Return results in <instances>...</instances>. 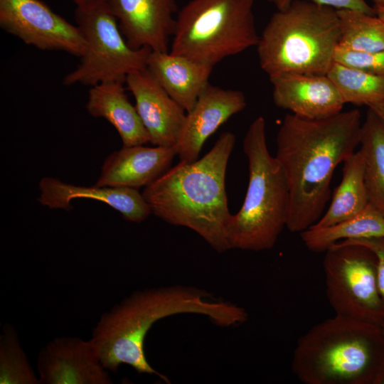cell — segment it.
Masks as SVG:
<instances>
[{
	"mask_svg": "<svg viewBox=\"0 0 384 384\" xmlns=\"http://www.w3.org/2000/svg\"><path fill=\"white\" fill-rule=\"evenodd\" d=\"M361 114L353 109L311 119L287 114L276 137V159L286 178V228L299 233L314 225L331 198L337 166L360 144Z\"/></svg>",
	"mask_w": 384,
	"mask_h": 384,
	"instance_id": "cell-1",
	"label": "cell"
},
{
	"mask_svg": "<svg viewBox=\"0 0 384 384\" xmlns=\"http://www.w3.org/2000/svg\"><path fill=\"white\" fill-rule=\"evenodd\" d=\"M210 297L203 289L181 285L136 291L100 315L90 339L109 371L116 372L126 364L139 373L155 375L169 383L145 356V338L156 321L175 314H196L217 326L230 327L248 319L244 308Z\"/></svg>",
	"mask_w": 384,
	"mask_h": 384,
	"instance_id": "cell-2",
	"label": "cell"
},
{
	"mask_svg": "<svg viewBox=\"0 0 384 384\" xmlns=\"http://www.w3.org/2000/svg\"><path fill=\"white\" fill-rule=\"evenodd\" d=\"M235 143L234 134L222 133L202 158L180 161L142 192L156 217L192 230L218 252L230 249L225 174Z\"/></svg>",
	"mask_w": 384,
	"mask_h": 384,
	"instance_id": "cell-3",
	"label": "cell"
},
{
	"mask_svg": "<svg viewBox=\"0 0 384 384\" xmlns=\"http://www.w3.org/2000/svg\"><path fill=\"white\" fill-rule=\"evenodd\" d=\"M292 370L304 384H383V327L336 314L300 337Z\"/></svg>",
	"mask_w": 384,
	"mask_h": 384,
	"instance_id": "cell-4",
	"label": "cell"
},
{
	"mask_svg": "<svg viewBox=\"0 0 384 384\" xmlns=\"http://www.w3.org/2000/svg\"><path fill=\"white\" fill-rule=\"evenodd\" d=\"M339 40L336 9L294 0L272 16L259 37V63L270 78L286 74L326 75L334 62Z\"/></svg>",
	"mask_w": 384,
	"mask_h": 384,
	"instance_id": "cell-5",
	"label": "cell"
},
{
	"mask_svg": "<svg viewBox=\"0 0 384 384\" xmlns=\"http://www.w3.org/2000/svg\"><path fill=\"white\" fill-rule=\"evenodd\" d=\"M242 149L248 162V186L239 211L227 228L230 249H272L286 227L288 187L284 171L268 150L262 116L250 124Z\"/></svg>",
	"mask_w": 384,
	"mask_h": 384,
	"instance_id": "cell-6",
	"label": "cell"
},
{
	"mask_svg": "<svg viewBox=\"0 0 384 384\" xmlns=\"http://www.w3.org/2000/svg\"><path fill=\"white\" fill-rule=\"evenodd\" d=\"M172 37L171 53L213 67L257 45L253 0H191Z\"/></svg>",
	"mask_w": 384,
	"mask_h": 384,
	"instance_id": "cell-7",
	"label": "cell"
},
{
	"mask_svg": "<svg viewBox=\"0 0 384 384\" xmlns=\"http://www.w3.org/2000/svg\"><path fill=\"white\" fill-rule=\"evenodd\" d=\"M75 19L87 49L76 69L64 77V85L125 82L127 75L146 68L151 50L129 45L107 2L91 9L76 7Z\"/></svg>",
	"mask_w": 384,
	"mask_h": 384,
	"instance_id": "cell-8",
	"label": "cell"
},
{
	"mask_svg": "<svg viewBox=\"0 0 384 384\" xmlns=\"http://www.w3.org/2000/svg\"><path fill=\"white\" fill-rule=\"evenodd\" d=\"M325 252L326 294L336 314L382 326L384 303L373 252L361 245L339 242Z\"/></svg>",
	"mask_w": 384,
	"mask_h": 384,
	"instance_id": "cell-9",
	"label": "cell"
},
{
	"mask_svg": "<svg viewBox=\"0 0 384 384\" xmlns=\"http://www.w3.org/2000/svg\"><path fill=\"white\" fill-rule=\"evenodd\" d=\"M0 26L41 50L82 57L87 49L79 28L40 0H0Z\"/></svg>",
	"mask_w": 384,
	"mask_h": 384,
	"instance_id": "cell-10",
	"label": "cell"
},
{
	"mask_svg": "<svg viewBox=\"0 0 384 384\" xmlns=\"http://www.w3.org/2000/svg\"><path fill=\"white\" fill-rule=\"evenodd\" d=\"M39 384H110L109 370L102 364L91 341L77 336H58L39 351Z\"/></svg>",
	"mask_w": 384,
	"mask_h": 384,
	"instance_id": "cell-11",
	"label": "cell"
},
{
	"mask_svg": "<svg viewBox=\"0 0 384 384\" xmlns=\"http://www.w3.org/2000/svg\"><path fill=\"white\" fill-rule=\"evenodd\" d=\"M246 106L243 92L224 89L210 83L198 97L186 118L174 146L180 161L193 162L206 141L234 114Z\"/></svg>",
	"mask_w": 384,
	"mask_h": 384,
	"instance_id": "cell-12",
	"label": "cell"
},
{
	"mask_svg": "<svg viewBox=\"0 0 384 384\" xmlns=\"http://www.w3.org/2000/svg\"><path fill=\"white\" fill-rule=\"evenodd\" d=\"M121 32L135 49L167 52L176 17V0H107Z\"/></svg>",
	"mask_w": 384,
	"mask_h": 384,
	"instance_id": "cell-13",
	"label": "cell"
},
{
	"mask_svg": "<svg viewBox=\"0 0 384 384\" xmlns=\"http://www.w3.org/2000/svg\"><path fill=\"white\" fill-rule=\"evenodd\" d=\"M125 83L134 97L136 110L150 142L155 146L174 147L186 118L184 109L146 68L127 75Z\"/></svg>",
	"mask_w": 384,
	"mask_h": 384,
	"instance_id": "cell-14",
	"label": "cell"
},
{
	"mask_svg": "<svg viewBox=\"0 0 384 384\" xmlns=\"http://www.w3.org/2000/svg\"><path fill=\"white\" fill-rule=\"evenodd\" d=\"M274 105L301 117L334 116L345 104L337 87L326 75L286 74L270 78Z\"/></svg>",
	"mask_w": 384,
	"mask_h": 384,
	"instance_id": "cell-15",
	"label": "cell"
},
{
	"mask_svg": "<svg viewBox=\"0 0 384 384\" xmlns=\"http://www.w3.org/2000/svg\"><path fill=\"white\" fill-rule=\"evenodd\" d=\"M38 201L50 208L70 210V202L76 198L102 201L118 211L122 218L133 223H141L150 215L151 210L138 189L126 187L76 186L52 177H44L39 182Z\"/></svg>",
	"mask_w": 384,
	"mask_h": 384,
	"instance_id": "cell-16",
	"label": "cell"
},
{
	"mask_svg": "<svg viewBox=\"0 0 384 384\" xmlns=\"http://www.w3.org/2000/svg\"><path fill=\"white\" fill-rule=\"evenodd\" d=\"M176 156L174 147L123 146L105 159L95 184L135 189L146 187L170 169Z\"/></svg>",
	"mask_w": 384,
	"mask_h": 384,
	"instance_id": "cell-17",
	"label": "cell"
},
{
	"mask_svg": "<svg viewBox=\"0 0 384 384\" xmlns=\"http://www.w3.org/2000/svg\"><path fill=\"white\" fill-rule=\"evenodd\" d=\"M213 67L187 57L151 50L146 69L162 88L187 112L209 84Z\"/></svg>",
	"mask_w": 384,
	"mask_h": 384,
	"instance_id": "cell-18",
	"label": "cell"
},
{
	"mask_svg": "<svg viewBox=\"0 0 384 384\" xmlns=\"http://www.w3.org/2000/svg\"><path fill=\"white\" fill-rule=\"evenodd\" d=\"M122 81H109L89 90L86 109L95 117L109 122L117 131L123 146L143 145L150 142L135 106L128 100Z\"/></svg>",
	"mask_w": 384,
	"mask_h": 384,
	"instance_id": "cell-19",
	"label": "cell"
},
{
	"mask_svg": "<svg viewBox=\"0 0 384 384\" xmlns=\"http://www.w3.org/2000/svg\"><path fill=\"white\" fill-rule=\"evenodd\" d=\"M368 203L364 157L359 149L344 161L342 179L331 204L312 227H327L340 223L361 212Z\"/></svg>",
	"mask_w": 384,
	"mask_h": 384,
	"instance_id": "cell-20",
	"label": "cell"
},
{
	"mask_svg": "<svg viewBox=\"0 0 384 384\" xmlns=\"http://www.w3.org/2000/svg\"><path fill=\"white\" fill-rule=\"evenodd\" d=\"M300 236L307 249L314 252H326L343 240L384 238V215L369 203L350 218L327 227H311Z\"/></svg>",
	"mask_w": 384,
	"mask_h": 384,
	"instance_id": "cell-21",
	"label": "cell"
},
{
	"mask_svg": "<svg viewBox=\"0 0 384 384\" xmlns=\"http://www.w3.org/2000/svg\"><path fill=\"white\" fill-rule=\"evenodd\" d=\"M359 145L369 203L384 215V120L370 107L361 124Z\"/></svg>",
	"mask_w": 384,
	"mask_h": 384,
	"instance_id": "cell-22",
	"label": "cell"
},
{
	"mask_svg": "<svg viewBox=\"0 0 384 384\" xmlns=\"http://www.w3.org/2000/svg\"><path fill=\"white\" fill-rule=\"evenodd\" d=\"M326 75L336 85L345 103L370 107L384 101V75L336 62Z\"/></svg>",
	"mask_w": 384,
	"mask_h": 384,
	"instance_id": "cell-23",
	"label": "cell"
},
{
	"mask_svg": "<svg viewBox=\"0 0 384 384\" xmlns=\"http://www.w3.org/2000/svg\"><path fill=\"white\" fill-rule=\"evenodd\" d=\"M340 23L339 46L358 51L384 50V21L361 11L337 10Z\"/></svg>",
	"mask_w": 384,
	"mask_h": 384,
	"instance_id": "cell-24",
	"label": "cell"
},
{
	"mask_svg": "<svg viewBox=\"0 0 384 384\" xmlns=\"http://www.w3.org/2000/svg\"><path fill=\"white\" fill-rule=\"evenodd\" d=\"M0 383L39 384L14 327L5 324L0 335Z\"/></svg>",
	"mask_w": 384,
	"mask_h": 384,
	"instance_id": "cell-25",
	"label": "cell"
},
{
	"mask_svg": "<svg viewBox=\"0 0 384 384\" xmlns=\"http://www.w3.org/2000/svg\"><path fill=\"white\" fill-rule=\"evenodd\" d=\"M334 62L369 73L384 75V50L358 51L338 46Z\"/></svg>",
	"mask_w": 384,
	"mask_h": 384,
	"instance_id": "cell-26",
	"label": "cell"
},
{
	"mask_svg": "<svg viewBox=\"0 0 384 384\" xmlns=\"http://www.w3.org/2000/svg\"><path fill=\"white\" fill-rule=\"evenodd\" d=\"M294 0H272L277 10L286 9ZM313 3L329 6L336 10L349 9L361 11L369 15H375L374 7L369 6L366 0H306Z\"/></svg>",
	"mask_w": 384,
	"mask_h": 384,
	"instance_id": "cell-27",
	"label": "cell"
},
{
	"mask_svg": "<svg viewBox=\"0 0 384 384\" xmlns=\"http://www.w3.org/2000/svg\"><path fill=\"white\" fill-rule=\"evenodd\" d=\"M341 242L365 246L373 251L375 255L377 258L378 289L384 303V238L348 240Z\"/></svg>",
	"mask_w": 384,
	"mask_h": 384,
	"instance_id": "cell-28",
	"label": "cell"
},
{
	"mask_svg": "<svg viewBox=\"0 0 384 384\" xmlns=\"http://www.w3.org/2000/svg\"><path fill=\"white\" fill-rule=\"evenodd\" d=\"M77 8L91 9L100 6L107 1V0H73Z\"/></svg>",
	"mask_w": 384,
	"mask_h": 384,
	"instance_id": "cell-29",
	"label": "cell"
},
{
	"mask_svg": "<svg viewBox=\"0 0 384 384\" xmlns=\"http://www.w3.org/2000/svg\"><path fill=\"white\" fill-rule=\"evenodd\" d=\"M378 116L384 120V101L373 105L370 107Z\"/></svg>",
	"mask_w": 384,
	"mask_h": 384,
	"instance_id": "cell-30",
	"label": "cell"
},
{
	"mask_svg": "<svg viewBox=\"0 0 384 384\" xmlns=\"http://www.w3.org/2000/svg\"><path fill=\"white\" fill-rule=\"evenodd\" d=\"M375 15L384 21V5L375 6Z\"/></svg>",
	"mask_w": 384,
	"mask_h": 384,
	"instance_id": "cell-31",
	"label": "cell"
},
{
	"mask_svg": "<svg viewBox=\"0 0 384 384\" xmlns=\"http://www.w3.org/2000/svg\"><path fill=\"white\" fill-rule=\"evenodd\" d=\"M371 1L375 4V6L384 5V0H371Z\"/></svg>",
	"mask_w": 384,
	"mask_h": 384,
	"instance_id": "cell-32",
	"label": "cell"
},
{
	"mask_svg": "<svg viewBox=\"0 0 384 384\" xmlns=\"http://www.w3.org/2000/svg\"><path fill=\"white\" fill-rule=\"evenodd\" d=\"M382 327H383V331H384V323L383 324Z\"/></svg>",
	"mask_w": 384,
	"mask_h": 384,
	"instance_id": "cell-33",
	"label": "cell"
},
{
	"mask_svg": "<svg viewBox=\"0 0 384 384\" xmlns=\"http://www.w3.org/2000/svg\"><path fill=\"white\" fill-rule=\"evenodd\" d=\"M266 1H270V2H272V0H266Z\"/></svg>",
	"mask_w": 384,
	"mask_h": 384,
	"instance_id": "cell-34",
	"label": "cell"
}]
</instances>
